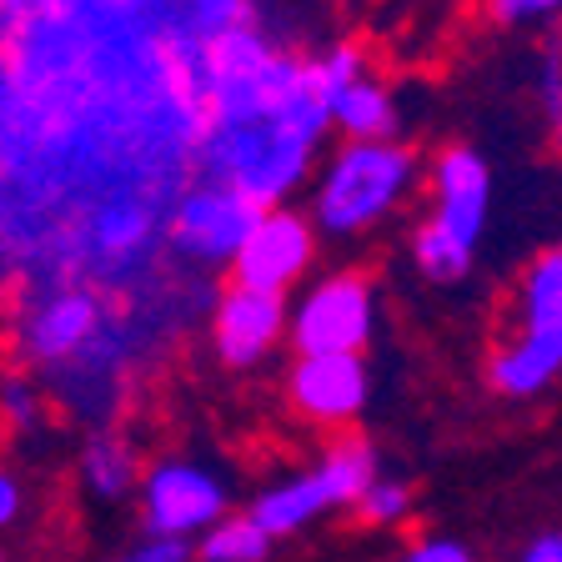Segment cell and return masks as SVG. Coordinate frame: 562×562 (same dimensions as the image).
Returning a JSON list of instances; mask_svg holds the SVG:
<instances>
[{
	"label": "cell",
	"mask_w": 562,
	"mask_h": 562,
	"mask_svg": "<svg viewBox=\"0 0 562 562\" xmlns=\"http://www.w3.org/2000/svg\"><path fill=\"white\" fill-rule=\"evenodd\" d=\"M517 562H562V532H548V538H532Z\"/></svg>",
	"instance_id": "cell-22"
},
{
	"label": "cell",
	"mask_w": 562,
	"mask_h": 562,
	"mask_svg": "<svg viewBox=\"0 0 562 562\" xmlns=\"http://www.w3.org/2000/svg\"><path fill=\"white\" fill-rule=\"evenodd\" d=\"M372 402V367L367 357H296L286 367V407L306 427L347 432Z\"/></svg>",
	"instance_id": "cell-12"
},
{
	"label": "cell",
	"mask_w": 562,
	"mask_h": 562,
	"mask_svg": "<svg viewBox=\"0 0 562 562\" xmlns=\"http://www.w3.org/2000/svg\"><path fill=\"white\" fill-rule=\"evenodd\" d=\"M497 211V176L472 140H447L427 156L422 211L407 232V257L432 286H462Z\"/></svg>",
	"instance_id": "cell-4"
},
{
	"label": "cell",
	"mask_w": 562,
	"mask_h": 562,
	"mask_svg": "<svg viewBox=\"0 0 562 562\" xmlns=\"http://www.w3.org/2000/svg\"><path fill=\"white\" fill-rule=\"evenodd\" d=\"M562 376V241L542 246L513 277L507 331L487 351V386L513 402L542 397Z\"/></svg>",
	"instance_id": "cell-5"
},
{
	"label": "cell",
	"mask_w": 562,
	"mask_h": 562,
	"mask_svg": "<svg viewBox=\"0 0 562 562\" xmlns=\"http://www.w3.org/2000/svg\"><path fill=\"white\" fill-rule=\"evenodd\" d=\"M111 562H196V552H191L187 538H146Z\"/></svg>",
	"instance_id": "cell-19"
},
{
	"label": "cell",
	"mask_w": 562,
	"mask_h": 562,
	"mask_svg": "<svg viewBox=\"0 0 562 562\" xmlns=\"http://www.w3.org/2000/svg\"><path fill=\"white\" fill-rule=\"evenodd\" d=\"M257 222H261L257 201H246L236 187H222V181H211V176H196L187 187V196L171 206L166 251H171V261L181 271L226 281Z\"/></svg>",
	"instance_id": "cell-8"
},
{
	"label": "cell",
	"mask_w": 562,
	"mask_h": 562,
	"mask_svg": "<svg viewBox=\"0 0 562 562\" xmlns=\"http://www.w3.org/2000/svg\"><path fill=\"white\" fill-rule=\"evenodd\" d=\"M0 562H5V558H0Z\"/></svg>",
	"instance_id": "cell-24"
},
{
	"label": "cell",
	"mask_w": 562,
	"mask_h": 562,
	"mask_svg": "<svg viewBox=\"0 0 562 562\" xmlns=\"http://www.w3.org/2000/svg\"><path fill=\"white\" fill-rule=\"evenodd\" d=\"M50 392L41 386V376L25 372V367H5L0 372V422H5V432L15 437H31L41 432L50 422Z\"/></svg>",
	"instance_id": "cell-15"
},
{
	"label": "cell",
	"mask_w": 562,
	"mask_h": 562,
	"mask_svg": "<svg viewBox=\"0 0 562 562\" xmlns=\"http://www.w3.org/2000/svg\"><path fill=\"white\" fill-rule=\"evenodd\" d=\"M21 507H25V492H21V477H15L11 468H0V532L21 517Z\"/></svg>",
	"instance_id": "cell-21"
},
{
	"label": "cell",
	"mask_w": 562,
	"mask_h": 562,
	"mask_svg": "<svg viewBox=\"0 0 562 562\" xmlns=\"http://www.w3.org/2000/svg\"><path fill=\"white\" fill-rule=\"evenodd\" d=\"M322 232L306 216V206H271L261 211V222L251 226L241 257H236L232 277L241 286H257L271 296H296L306 281L316 277V261H322Z\"/></svg>",
	"instance_id": "cell-10"
},
{
	"label": "cell",
	"mask_w": 562,
	"mask_h": 562,
	"mask_svg": "<svg viewBox=\"0 0 562 562\" xmlns=\"http://www.w3.org/2000/svg\"><path fill=\"white\" fill-rule=\"evenodd\" d=\"M201 176L236 187L261 211L302 206L337 140L312 46L271 25H236L201 56Z\"/></svg>",
	"instance_id": "cell-2"
},
{
	"label": "cell",
	"mask_w": 562,
	"mask_h": 562,
	"mask_svg": "<svg viewBox=\"0 0 562 562\" xmlns=\"http://www.w3.org/2000/svg\"><path fill=\"white\" fill-rule=\"evenodd\" d=\"M376 472L382 468H376L372 442L341 432L316 462H306L302 472L271 482L267 492H257V503L246 507V513L257 517L271 538H292V532L312 527L316 517L341 513V507H357V497L372 487Z\"/></svg>",
	"instance_id": "cell-6"
},
{
	"label": "cell",
	"mask_w": 562,
	"mask_h": 562,
	"mask_svg": "<svg viewBox=\"0 0 562 562\" xmlns=\"http://www.w3.org/2000/svg\"><path fill=\"white\" fill-rule=\"evenodd\" d=\"M271 542H277V538H271V532L251 513L222 517L211 532H201L196 562H267L271 558Z\"/></svg>",
	"instance_id": "cell-16"
},
{
	"label": "cell",
	"mask_w": 562,
	"mask_h": 562,
	"mask_svg": "<svg viewBox=\"0 0 562 562\" xmlns=\"http://www.w3.org/2000/svg\"><path fill=\"white\" fill-rule=\"evenodd\" d=\"M427 187V156L407 136L392 140H331L302 206L322 241H367L407 216Z\"/></svg>",
	"instance_id": "cell-3"
},
{
	"label": "cell",
	"mask_w": 562,
	"mask_h": 562,
	"mask_svg": "<svg viewBox=\"0 0 562 562\" xmlns=\"http://www.w3.org/2000/svg\"><path fill=\"white\" fill-rule=\"evenodd\" d=\"M201 56L176 0H0V312L81 281L206 327L222 281L166 251L201 176Z\"/></svg>",
	"instance_id": "cell-1"
},
{
	"label": "cell",
	"mask_w": 562,
	"mask_h": 562,
	"mask_svg": "<svg viewBox=\"0 0 562 562\" xmlns=\"http://www.w3.org/2000/svg\"><path fill=\"white\" fill-rule=\"evenodd\" d=\"M397 562H477L457 538H417L397 552Z\"/></svg>",
	"instance_id": "cell-20"
},
{
	"label": "cell",
	"mask_w": 562,
	"mask_h": 562,
	"mask_svg": "<svg viewBox=\"0 0 562 562\" xmlns=\"http://www.w3.org/2000/svg\"><path fill=\"white\" fill-rule=\"evenodd\" d=\"M482 15L497 31H552L562 25V0H482Z\"/></svg>",
	"instance_id": "cell-18"
},
{
	"label": "cell",
	"mask_w": 562,
	"mask_h": 562,
	"mask_svg": "<svg viewBox=\"0 0 562 562\" xmlns=\"http://www.w3.org/2000/svg\"><path fill=\"white\" fill-rule=\"evenodd\" d=\"M151 462H140L136 442H131L121 427H95L86 432L81 457H76V477L91 492L95 503H121L131 492H140V477H146Z\"/></svg>",
	"instance_id": "cell-14"
},
{
	"label": "cell",
	"mask_w": 562,
	"mask_h": 562,
	"mask_svg": "<svg viewBox=\"0 0 562 562\" xmlns=\"http://www.w3.org/2000/svg\"><path fill=\"white\" fill-rule=\"evenodd\" d=\"M548 140H552V156L562 161V101H558V111L548 116Z\"/></svg>",
	"instance_id": "cell-23"
},
{
	"label": "cell",
	"mask_w": 562,
	"mask_h": 562,
	"mask_svg": "<svg viewBox=\"0 0 562 562\" xmlns=\"http://www.w3.org/2000/svg\"><path fill=\"white\" fill-rule=\"evenodd\" d=\"M382 322L372 271H316L292 296V357H367Z\"/></svg>",
	"instance_id": "cell-7"
},
{
	"label": "cell",
	"mask_w": 562,
	"mask_h": 562,
	"mask_svg": "<svg viewBox=\"0 0 562 562\" xmlns=\"http://www.w3.org/2000/svg\"><path fill=\"white\" fill-rule=\"evenodd\" d=\"M331 126L341 140H392L407 131V111H402L397 86L382 70H367L351 86L331 95Z\"/></svg>",
	"instance_id": "cell-13"
},
{
	"label": "cell",
	"mask_w": 562,
	"mask_h": 562,
	"mask_svg": "<svg viewBox=\"0 0 562 562\" xmlns=\"http://www.w3.org/2000/svg\"><path fill=\"white\" fill-rule=\"evenodd\" d=\"M140 522L151 538L211 532L226 517V482L196 457H161L140 477Z\"/></svg>",
	"instance_id": "cell-11"
},
{
	"label": "cell",
	"mask_w": 562,
	"mask_h": 562,
	"mask_svg": "<svg viewBox=\"0 0 562 562\" xmlns=\"http://www.w3.org/2000/svg\"><path fill=\"white\" fill-rule=\"evenodd\" d=\"M357 517H362L367 527H402L412 517V487L402 477L376 472L372 487L357 497Z\"/></svg>",
	"instance_id": "cell-17"
},
{
	"label": "cell",
	"mask_w": 562,
	"mask_h": 562,
	"mask_svg": "<svg viewBox=\"0 0 562 562\" xmlns=\"http://www.w3.org/2000/svg\"><path fill=\"white\" fill-rule=\"evenodd\" d=\"M206 347L226 372H257L292 347V296H271L241 281H222L206 316Z\"/></svg>",
	"instance_id": "cell-9"
}]
</instances>
